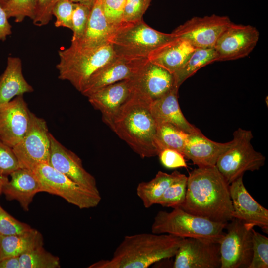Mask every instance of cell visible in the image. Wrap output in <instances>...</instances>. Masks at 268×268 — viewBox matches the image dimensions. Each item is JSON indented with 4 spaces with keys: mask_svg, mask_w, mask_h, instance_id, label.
<instances>
[{
    "mask_svg": "<svg viewBox=\"0 0 268 268\" xmlns=\"http://www.w3.org/2000/svg\"><path fill=\"white\" fill-rule=\"evenodd\" d=\"M173 37L171 34L153 29L143 19L123 22L113 29L107 42L118 58L128 60L147 59L149 54Z\"/></svg>",
    "mask_w": 268,
    "mask_h": 268,
    "instance_id": "obj_5",
    "label": "cell"
},
{
    "mask_svg": "<svg viewBox=\"0 0 268 268\" xmlns=\"http://www.w3.org/2000/svg\"><path fill=\"white\" fill-rule=\"evenodd\" d=\"M3 6L0 5V40L5 41L7 36L12 33L11 26Z\"/></svg>",
    "mask_w": 268,
    "mask_h": 268,
    "instance_id": "obj_42",
    "label": "cell"
},
{
    "mask_svg": "<svg viewBox=\"0 0 268 268\" xmlns=\"http://www.w3.org/2000/svg\"><path fill=\"white\" fill-rule=\"evenodd\" d=\"M178 90L176 86L151 103L152 113L157 123H170L189 134L201 133L184 116L178 100Z\"/></svg>",
    "mask_w": 268,
    "mask_h": 268,
    "instance_id": "obj_22",
    "label": "cell"
},
{
    "mask_svg": "<svg viewBox=\"0 0 268 268\" xmlns=\"http://www.w3.org/2000/svg\"><path fill=\"white\" fill-rule=\"evenodd\" d=\"M229 184L216 166L198 167L187 176L184 211L208 220L227 223L233 218Z\"/></svg>",
    "mask_w": 268,
    "mask_h": 268,
    "instance_id": "obj_1",
    "label": "cell"
},
{
    "mask_svg": "<svg viewBox=\"0 0 268 268\" xmlns=\"http://www.w3.org/2000/svg\"><path fill=\"white\" fill-rule=\"evenodd\" d=\"M187 184V176L180 173L167 188L156 204L173 209L180 208L185 200Z\"/></svg>",
    "mask_w": 268,
    "mask_h": 268,
    "instance_id": "obj_31",
    "label": "cell"
},
{
    "mask_svg": "<svg viewBox=\"0 0 268 268\" xmlns=\"http://www.w3.org/2000/svg\"><path fill=\"white\" fill-rule=\"evenodd\" d=\"M8 0H0V5L3 6Z\"/></svg>",
    "mask_w": 268,
    "mask_h": 268,
    "instance_id": "obj_46",
    "label": "cell"
},
{
    "mask_svg": "<svg viewBox=\"0 0 268 268\" xmlns=\"http://www.w3.org/2000/svg\"><path fill=\"white\" fill-rule=\"evenodd\" d=\"M130 80L132 90L152 102L164 96L176 86L173 73L148 59Z\"/></svg>",
    "mask_w": 268,
    "mask_h": 268,
    "instance_id": "obj_16",
    "label": "cell"
},
{
    "mask_svg": "<svg viewBox=\"0 0 268 268\" xmlns=\"http://www.w3.org/2000/svg\"><path fill=\"white\" fill-rule=\"evenodd\" d=\"M233 135L231 146L221 155L215 165L229 184L246 171L259 170L266 160L251 144V131L239 128Z\"/></svg>",
    "mask_w": 268,
    "mask_h": 268,
    "instance_id": "obj_7",
    "label": "cell"
},
{
    "mask_svg": "<svg viewBox=\"0 0 268 268\" xmlns=\"http://www.w3.org/2000/svg\"><path fill=\"white\" fill-rule=\"evenodd\" d=\"M56 66L59 78L69 81L81 92L91 76L116 57L108 42L95 48H86L71 43L58 51Z\"/></svg>",
    "mask_w": 268,
    "mask_h": 268,
    "instance_id": "obj_4",
    "label": "cell"
},
{
    "mask_svg": "<svg viewBox=\"0 0 268 268\" xmlns=\"http://www.w3.org/2000/svg\"><path fill=\"white\" fill-rule=\"evenodd\" d=\"M189 134L170 123H158L155 144L158 153L163 149L170 148L183 154Z\"/></svg>",
    "mask_w": 268,
    "mask_h": 268,
    "instance_id": "obj_29",
    "label": "cell"
},
{
    "mask_svg": "<svg viewBox=\"0 0 268 268\" xmlns=\"http://www.w3.org/2000/svg\"><path fill=\"white\" fill-rule=\"evenodd\" d=\"M74 3H80L89 6H93L96 0H69Z\"/></svg>",
    "mask_w": 268,
    "mask_h": 268,
    "instance_id": "obj_44",
    "label": "cell"
},
{
    "mask_svg": "<svg viewBox=\"0 0 268 268\" xmlns=\"http://www.w3.org/2000/svg\"><path fill=\"white\" fill-rule=\"evenodd\" d=\"M152 102L131 89L129 98L109 125L142 158L158 154L155 144L157 123L152 113Z\"/></svg>",
    "mask_w": 268,
    "mask_h": 268,
    "instance_id": "obj_2",
    "label": "cell"
},
{
    "mask_svg": "<svg viewBox=\"0 0 268 268\" xmlns=\"http://www.w3.org/2000/svg\"><path fill=\"white\" fill-rule=\"evenodd\" d=\"M20 268H59L60 259L46 251L43 246L37 247L19 256Z\"/></svg>",
    "mask_w": 268,
    "mask_h": 268,
    "instance_id": "obj_30",
    "label": "cell"
},
{
    "mask_svg": "<svg viewBox=\"0 0 268 268\" xmlns=\"http://www.w3.org/2000/svg\"><path fill=\"white\" fill-rule=\"evenodd\" d=\"M19 168L12 148L0 140V176L8 177Z\"/></svg>",
    "mask_w": 268,
    "mask_h": 268,
    "instance_id": "obj_39",
    "label": "cell"
},
{
    "mask_svg": "<svg viewBox=\"0 0 268 268\" xmlns=\"http://www.w3.org/2000/svg\"><path fill=\"white\" fill-rule=\"evenodd\" d=\"M12 149L20 168L33 170L41 164L49 163L50 139L46 121L30 112L28 130Z\"/></svg>",
    "mask_w": 268,
    "mask_h": 268,
    "instance_id": "obj_9",
    "label": "cell"
},
{
    "mask_svg": "<svg viewBox=\"0 0 268 268\" xmlns=\"http://www.w3.org/2000/svg\"><path fill=\"white\" fill-rule=\"evenodd\" d=\"M31 228L28 224L15 219L0 205V235L19 234Z\"/></svg>",
    "mask_w": 268,
    "mask_h": 268,
    "instance_id": "obj_36",
    "label": "cell"
},
{
    "mask_svg": "<svg viewBox=\"0 0 268 268\" xmlns=\"http://www.w3.org/2000/svg\"><path fill=\"white\" fill-rule=\"evenodd\" d=\"M231 143V141L225 143L214 141L201 132L189 134L183 154L198 167H213Z\"/></svg>",
    "mask_w": 268,
    "mask_h": 268,
    "instance_id": "obj_20",
    "label": "cell"
},
{
    "mask_svg": "<svg viewBox=\"0 0 268 268\" xmlns=\"http://www.w3.org/2000/svg\"><path fill=\"white\" fill-rule=\"evenodd\" d=\"M8 18L14 17L20 23L25 17L33 20L36 16L37 0H9L3 6Z\"/></svg>",
    "mask_w": 268,
    "mask_h": 268,
    "instance_id": "obj_32",
    "label": "cell"
},
{
    "mask_svg": "<svg viewBox=\"0 0 268 268\" xmlns=\"http://www.w3.org/2000/svg\"><path fill=\"white\" fill-rule=\"evenodd\" d=\"M194 50L187 41L173 37L152 51L147 59L173 74L181 67Z\"/></svg>",
    "mask_w": 268,
    "mask_h": 268,
    "instance_id": "obj_23",
    "label": "cell"
},
{
    "mask_svg": "<svg viewBox=\"0 0 268 268\" xmlns=\"http://www.w3.org/2000/svg\"><path fill=\"white\" fill-rule=\"evenodd\" d=\"M10 176L11 179L4 184L2 193L7 200H16L24 210L28 211L34 197L41 192L38 178L33 170L23 168H18Z\"/></svg>",
    "mask_w": 268,
    "mask_h": 268,
    "instance_id": "obj_21",
    "label": "cell"
},
{
    "mask_svg": "<svg viewBox=\"0 0 268 268\" xmlns=\"http://www.w3.org/2000/svg\"><path fill=\"white\" fill-rule=\"evenodd\" d=\"M152 0H125L123 22L139 21L142 17Z\"/></svg>",
    "mask_w": 268,
    "mask_h": 268,
    "instance_id": "obj_38",
    "label": "cell"
},
{
    "mask_svg": "<svg viewBox=\"0 0 268 268\" xmlns=\"http://www.w3.org/2000/svg\"><path fill=\"white\" fill-rule=\"evenodd\" d=\"M253 228L235 218L227 223V232L219 243L220 268H248L253 256Z\"/></svg>",
    "mask_w": 268,
    "mask_h": 268,
    "instance_id": "obj_10",
    "label": "cell"
},
{
    "mask_svg": "<svg viewBox=\"0 0 268 268\" xmlns=\"http://www.w3.org/2000/svg\"><path fill=\"white\" fill-rule=\"evenodd\" d=\"M184 238L169 234L140 233L125 236L110 259L101 260L89 268H146L175 256Z\"/></svg>",
    "mask_w": 268,
    "mask_h": 268,
    "instance_id": "obj_3",
    "label": "cell"
},
{
    "mask_svg": "<svg viewBox=\"0 0 268 268\" xmlns=\"http://www.w3.org/2000/svg\"><path fill=\"white\" fill-rule=\"evenodd\" d=\"M216 61L217 57L214 48L195 49L181 67L173 73L176 86L179 88L200 69Z\"/></svg>",
    "mask_w": 268,
    "mask_h": 268,
    "instance_id": "obj_28",
    "label": "cell"
},
{
    "mask_svg": "<svg viewBox=\"0 0 268 268\" xmlns=\"http://www.w3.org/2000/svg\"><path fill=\"white\" fill-rule=\"evenodd\" d=\"M231 22L229 17L214 14L194 17L178 26L171 34L174 38L187 41L195 49L212 48Z\"/></svg>",
    "mask_w": 268,
    "mask_h": 268,
    "instance_id": "obj_11",
    "label": "cell"
},
{
    "mask_svg": "<svg viewBox=\"0 0 268 268\" xmlns=\"http://www.w3.org/2000/svg\"><path fill=\"white\" fill-rule=\"evenodd\" d=\"M30 112L23 95L0 107V140L12 148L16 145L28 130Z\"/></svg>",
    "mask_w": 268,
    "mask_h": 268,
    "instance_id": "obj_17",
    "label": "cell"
},
{
    "mask_svg": "<svg viewBox=\"0 0 268 268\" xmlns=\"http://www.w3.org/2000/svg\"><path fill=\"white\" fill-rule=\"evenodd\" d=\"M59 0H37L36 16L33 24L37 26L46 25L52 18V10Z\"/></svg>",
    "mask_w": 268,
    "mask_h": 268,
    "instance_id": "obj_41",
    "label": "cell"
},
{
    "mask_svg": "<svg viewBox=\"0 0 268 268\" xmlns=\"http://www.w3.org/2000/svg\"><path fill=\"white\" fill-rule=\"evenodd\" d=\"M219 243L195 238H184L175 255L174 268H220Z\"/></svg>",
    "mask_w": 268,
    "mask_h": 268,
    "instance_id": "obj_13",
    "label": "cell"
},
{
    "mask_svg": "<svg viewBox=\"0 0 268 268\" xmlns=\"http://www.w3.org/2000/svg\"><path fill=\"white\" fill-rule=\"evenodd\" d=\"M259 36L256 27L231 22L214 45L217 61L235 60L248 56L256 47Z\"/></svg>",
    "mask_w": 268,
    "mask_h": 268,
    "instance_id": "obj_12",
    "label": "cell"
},
{
    "mask_svg": "<svg viewBox=\"0 0 268 268\" xmlns=\"http://www.w3.org/2000/svg\"><path fill=\"white\" fill-rule=\"evenodd\" d=\"M41 187V192L59 196L79 209L94 208L101 200L100 194L94 193L56 170L43 163L33 170Z\"/></svg>",
    "mask_w": 268,
    "mask_h": 268,
    "instance_id": "obj_8",
    "label": "cell"
},
{
    "mask_svg": "<svg viewBox=\"0 0 268 268\" xmlns=\"http://www.w3.org/2000/svg\"><path fill=\"white\" fill-rule=\"evenodd\" d=\"M74 3L69 0H59L52 10V15L56 18L55 26L71 30L72 16Z\"/></svg>",
    "mask_w": 268,
    "mask_h": 268,
    "instance_id": "obj_37",
    "label": "cell"
},
{
    "mask_svg": "<svg viewBox=\"0 0 268 268\" xmlns=\"http://www.w3.org/2000/svg\"><path fill=\"white\" fill-rule=\"evenodd\" d=\"M252 231L253 256L248 268H268V238Z\"/></svg>",
    "mask_w": 268,
    "mask_h": 268,
    "instance_id": "obj_33",
    "label": "cell"
},
{
    "mask_svg": "<svg viewBox=\"0 0 268 268\" xmlns=\"http://www.w3.org/2000/svg\"><path fill=\"white\" fill-rule=\"evenodd\" d=\"M43 245V238L38 230L31 228L24 233L0 235V260L21 255Z\"/></svg>",
    "mask_w": 268,
    "mask_h": 268,
    "instance_id": "obj_26",
    "label": "cell"
},
{
    "mask_svg": "<svg viewBox=\"0 0 268 268\" xmlns=\"http://www.w3.org/2000/svg\"><path fill=\"white\" fill-rule=\"evenodd\" d=\"M113 28L102 11L101 0H96L91 8L84 34L78 42L71 43L86 48H95L107 43Z\"/></svg>",
    "mask_w": 268,
    "mask_h": 268,
    "instance_id": "obj_25",
    "label": "cell"
},
{
    "mask_svg": "<svg viewBox=\"0 0 268 268\" xmlns=\"http://www.w3.org/2000/svg\"><path fill=\"white\" fill-rule=\"evenodd\" d=\"M233 207V217L248 227L261 228L268 233V210L261 205L249 193L244 186L243 176L229 185Z\"/></svg>",
    "mask_w": 268,
    "mask_h": 268,
    "instance_id": "obj_15",
    "label": "cell"
},
{
    "mask_svg": "<svg viewBox=\"0 0 268 268\" xmlns=\"http://www.w3.org/2000/svg\"><path fill=\"white\" fill-rule=\"evenodd\" d=\"M227 223L214 222L176 208L170 212L158 211L154 218L151 232L184 238L205 239L219 243Z\"/></svg>",
    "mask_w": 268,
    "mask_h": 268,
    "instance_id": "obj_6",
    "label": "cell"
},
{
    "mask_svg": "<svg viewBox=\"0 0 268 268\" xmlns=\"http://www.w3.org/2000/svg\"><path fill=\"white\" fill-rule=\"evenodd\" d=\"M102 11L109 25L114 28L123 22L125 0H100Z\"/></svg>",
    "mask_w": 268,
    "mask_h": 268,
    "instance_id": "obj_35",
    "label": "cell"
},
{
    "mask_svg": "<svg viewBox=\"0 0 268 268\" xmlns=\"http://www.w3.org/2000/svg\"><path fill=\"white\" fill-rule=\"evenodd\" d=\"M91 7L80 4L74 3L72 16V37L71 43L79 42L83 37L89 20Z\"/></svg>",
    "mask_w": 268,
    "mask_h": 268,
    "instance_id": "obj_34",
    "label": "cell"
},
{
    "mask_svg": "<svg viewBox=\"0 0 268 268\" xmlns=\"http://www.w3.org/2000/svg\"><path fill=\"white\" fill-rule=\"evenodd\" d=\"M33 90L23 75L21 59L18 57H8L6 69L0 76V107L13 98Z\"/></svg>",
    "mask_w": 268,
    "mask_h": 268,
    "instance_id": "obj_24",
    "label": "cell"
},
{
    "mask_svg": "<svg viewBox=\"0 0 268 268\" xmlns=\"http://www.w3.org/2000/svg\"><path fill=\"white\" fill-rule=\"evenodd\" d=\"M131 92L130 79L102 87L89 95L88 101L100 111L102 120L108 126Z\"/></svg>",
    "mask_w": 268,
    "mask_h": 268,
    "instance_id": "obj_19",
    "label": "cell"
},
{
    "mask_svg": "<svg viewBox=\"0 0 268 268\" xmlns=\"http://www.w3.org/2000/svg\"><path fill=\"white\" fill-rule=\"evenodd\" d=\"M180 173L177 171L171 174L159 171L150 181L139 183L136 188V193L144 206L148 208L156 204L167 188Z\"/></svg>",
    "mask_w": 268,
    "mask_h": 268,
    "instance_id": "obj_27",
    "label": "cell"
},
{
    "mask_svg": "<svg viewBox=\"0 0 268 268\" xmlns=\"http://www.w3.org/2000/svg\"><path fill=\"white\" fill-rule=\"evenodd\" d=\"M147 59L128 60L116 57L95 72L80 92L86 97L98 89L115 82L131 78Z\"/></svg>",
    "mask_w": 268,
    "mask_h": 268,
    "instance_id": "obj_18",
    "label": "cell"
},
{
    "mask_svg": "<svg viewBox=\"0 0 268 268\" xmlns=\"http://www.w3.org/2000/svg\"><path fill=\"white\" fill-rule=\"evenodd\" d=\"M158 156L162 165L166 168L188 167L185 156L178 151L170 148L161 150Z\"/></svg>",
    "mask_w": 268,
    "mask_h": 268,
    "instance_id": "obj_40",
    "label": "cell"
},
{
    "mask_svg": "<svg viewBox=\"0 0 268 268\" xmlns=\"http://www.w3.org/2000/svg\"><path fill=\"white\" fill-rule=\"evenodd\" d=\"M50 139L49 164L81 186L100 194L95 178L84 168L81 159L64 146L51 133Z\"/></svg>",
    "mask_w": 268,
    "mask_h": 268,
    "instance_id": "obj_14",
    "label": "cell"
},
{
    "mask_svg": "<svg viewBox=\"0 0 268 268\" xmlns=\"http://www.w3.org/2000/svg\"><path fill=\"white\" fill-rule=\"evenodd\" d=\"M8 181V177L0 176V195L2 193L4 184Z\"/></svg>",
    "mask_w": 268,
    "mask_h": 268,
    "instance_id": "obj_45",
    "label": "cell"
},
{
    "mask_svg": "<svg viewBox=\"0 0 268 268\" xmlns=\"http://www.w3.org/2000/svg\"><path fill=\"white\" fill-rule=\"evenodd\" d=\"M0 268H20L19 256L0 260Z\"/></svg>",
    "mask_w": 268,
    "mask_h": 268,
    "instance_id": "obj_43",
    "label": "cell"
}]
</instances>
